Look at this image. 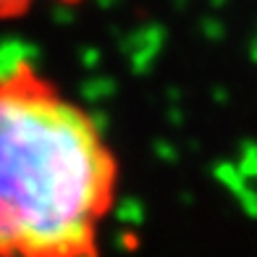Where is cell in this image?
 Instances as JSON below:
<instances>
[{
  "instance_id": "6da1fadb",
  "label": "cell",
  "mask_w": 257,
  "mask_h": 257,
  "mask_svg": "<svg viewBox=\"0 0 257 257\" xmlns=\"http://www.w3.org/2000/svg\"><path fill=\"white\" fill-rule=\"evenodd\" d=\"M118 197L97 115L34 58L0 55V257H102Z\"/></svg>"
},
{
  "instance_id": "7a4b0ae2",
  "label": "cell",
  "mask_w": 257,
  "mask_h": 257,
  "mask_svg": "<svg viewBox=\"0 0 257 257\" xmlns=\"http://www.w3.org/2000/svg\"><path fill=\"white\" fill-rule=\"evenodd\" d=\"M84 0H0V21H19L34 14L45 6H61V8H76Z\"/></svg>"
}]
</instances>
